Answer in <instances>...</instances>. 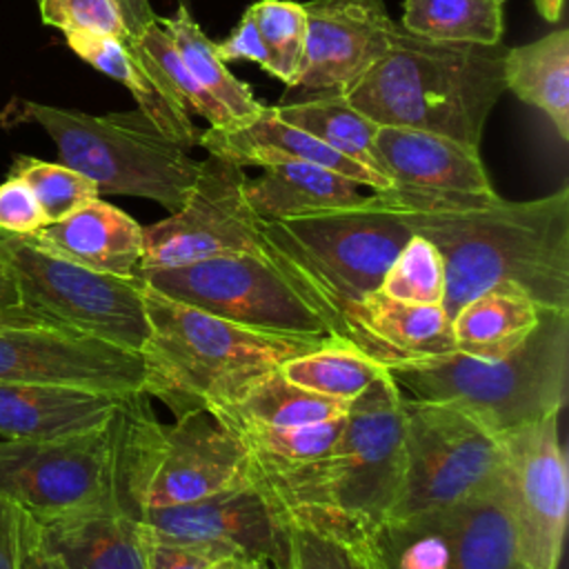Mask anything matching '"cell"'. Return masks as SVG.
<instances>
[{
  "instance_id": "6da1fadb",
  "label": "cell",
  "mask_w": 569,
  "mask_h": 569,
  "mask_svg": "<svg viewBox=\"0 0 569 569\" xmlns=\"http://www.w3.org/2000/svg\"><path fill=\"white\" fill-rule=\"evenodd\" d=\"M393 207L413 233L440 251L442 307L449 316L491 289H513L540 309L569 311L567 187L518 202L496 193L460 202Z\"/></svg>"
},
{
  "instance_id": "7a4b0ae2",
  "label": "cell",
  "mask_w": 569,
  "mask_h": 569,
  "mask_svg": "<svg viewBox=\"0 0 569 569\" xmlns=\"http://www.w3.org/2000/svg\"><path fill=\"white\" fill-rule=\"evenodd\" d=\"M507 47L440 42L398 22L387 51L342 93L376 124L409 127L480 149L487 118L505 91Z\"/></svg>"
},
{
  "instance_id": "3957f363",
  "label": "cell",
  "mask_w": 569,
  "mask_h": 569,
  "mask_svg": "<svg viewBox=\"0 0 569 569\" xmlns=\"http://www.w3.org/2000/svg\"><path fill=\"white\" fill-rule=\"evenodd\" d=\"M144 287L149 338L142 391L176 416L211 411L249 380L322 347L329 336L271 333L236 325Z\"/></svg>"
},
{
  "instance_id": "277c9868",
  "label": "cell",
  "mask_w": 569,
  "mask_h": 569,
  "mask_svg": "<svg viewBox=\"0 0 569 569\" xmlns=\"http://www.w3.org/2000/svg\"><path fill=\"white\" fill-rule=\"evenodd\" d=\"M413 236L380 193L349 207L262 222V253L345 342L351 307L376 291Z\"/></svg>"
},
{
  "instance_id": "5b68a950",
  "label": "cell",
  "mask_w": 569,
  "mask_h": 569,
  "mask_svg": "<svg viewBox=\"0 0 569 569\" xmlns=\"http://www.w3.org/2000/svg\"><path fill=\"white\" fill-rule=\"evenodd\" d=\"M402 462V393L387 371L349 402L342 431L322 458L298 465L249 458V471L278 507L325 509L376 529L398 498Z\"/></svg>"
},
{
  "instance_id": "8992f818",
  "label": "cell",
  "mask_w": 569,
  "mask_h": 569,
  "mask_svg": "<svg viewBox=\"0 0 569 569\" xmlns=\"http://www.w3.org/2000/svg\"><path fill=\"white\" fill-rule=\"evenodd\" d=\"M400 393L447 402L502 438L560 413L569 376V311H540L533 331L498 356H449L389 369Z\"/></svg>"
},
{
  "instance_id": "52a82bcc",
  "label": "cell",
  "mask_w": 569,
  "mask_h": 569,
  "mask_svg": "<svg viewBox=\"0 0 569 569\" xmlns=\"http://www.w3.org/2000/svg\"><path fill=\"white\" fill-rule=\"evenodd\" d=\"M251 480L249 456L233 431L209 411L156 418L144 391L120 405V511L184 505Z\"/></svg>"
},
{
  "instance_id": "ba28073f",
  "label": "cell",
  "mask_w": 569,
  "mask_h": 569,
  "mask_svg": "<svg viewBox=\"0 0 569 569\" xmlns=\"http://www.w3.org/2000/svg\"><path fill=\"white\" fill-rule=\"evenodd\" d=\"M22 111L51 136L62 164L87 176L100 196L147 198L173 213L196 182L200 160L167 138L140 109L91 116L24 102Z\"/></svg>"
},
{
  "instance_id": "9c48e42d",
  "label": "cell",
  "mask_w": 569,
  "mask_h": 569,
  "mask_svg": "<svg viewBox=\"0 0 569 569\" xmlns=\"http://www.w3.org/2000/svg\"><path fill=\"white\" fill-rule=\"evenodd\" d=\"M0 498L36 522L120 511V407L89 431L47 440L2 438Z\"/></svg>"
},
{
  "instance_id": "30bf717a",
  "label": "cell",
  "mask_w": 569,
  "mask_h": 569,
  "mask_svg": "<svg viewBox=\"0 0 569 569\" xmlns=\"http://www.w3.org/2000/svg\"><path fill=\"white\" fill-rule=\"evenodd\" d=\"M0 264L20 298L51 320L138 351L149 338L144 287L138 276H113L56 256L27 236L0 231Z\"/></svg>"
},
{
  "instance_id": "8fae6325",
  "label": "cell",
  "mask_w": 569,
  "mask_h": 569,
  "mask_svg": "<svg viewBox=\"0 0 569 569\" xmlns=\"http://www.w3.org/2000/svg\"><path fill=\"white\" fill-rule=\"evenodd\" d=\"M402 480L385 520L458 505L502 473V438L465 411L402 396Z\"/></svg>"
},
{
  "instance_id": "7c38bea8",
  "label": "cell",
  "mask_w": 569,
  "mask_h": 569,
  "mask_svg": "<svg viewBox=\"0 0 569 569\" xmlns=\"http://www.w3.org/2000/svg\"><path fill=\"white\" fill-rule=\"evenodd\" d=\"M136 276L173 300L242 327L291 336H329L320 313L262 251L138 269Z\"/></svg>"
},
{
  "instance_id": "4fadbf2b",
  "label": "cell",
  "mask_w": 569,
  "mask_h": 569,
  "mask_svg": "<svg viewBox=\"0 0 569 569\" xmlns=\"http://www.w3.org/2000/svg\"><path fill=\"white\" fill-rule=\"evenodd\" d=\"M244 167L211 153L200 160L180 209L142 227L144 253L138 269L262 251V220L244 196Z\"/></svg>"
},
{
  "instance_id": "5bb4252c",
  "label": "cell",
  "mask_w": 569,
  "mask_h": 569,
  "mask_svg": "<svg viewBox=\"0 0 569 569\" xmlns=\"http://www.w3.org/2000/svg\"><path fill=\"white\" fill-rule=\"evenodd\" d=\"M502 476L525 569H558L569 507L558 413L502 436Z\"/></svg>"
},
{
  "instance_id": "9a60e30c",
  "label": "cell",
  "mask_w": 569,
  "mask_h": 569,
  "mask_svg": "<svg viewBox=\"0 0 569 569\" xmlns=\"http://www.w3.org/2000/svg\"><path fill=\"white\" fill-rule=\"evenodd\" d=\"M0 382L127 396L142 391L144 362L138 351L60 325L0 327Z\"/></svg>"
},
{
  "instance_id": "2e32d148",
  "label": "cell",
  "mask_w": 569,
  "mask_h": 569,
  "mask_svg": "<svg viewBox=\"0 0 569 569\" xmlns=\"http://www.w3.org/2000/svg\"><path fill=\"white\" fill-rule=\"evenodd\" d=\"M373 149L389 189L376 191L398 207L460 202L496 196L480 149L447 136L378 124Z\"/></svg>"
},
{
  "instance_id": "e0dca14e",
  "label": "cell",
  "mask_w": 569,
  "mask_h": 569,
  "mask_svg": "<svg viewBox=\"0 0 569 569\" xmlns=\"http://www.w3.org/2000/svg\"><path fill=\"white\" fill-rule=\"evenodd\" d=\"M138 520L149 531L171 540L258 556L271 569H284L287 565L282 511L253 480L184 505L147 509Z\"/></svg>"
},
{
  "instance_id": "ac0fdd59",
  "label": "cell",
  "mask_w": 569,
  "mask_h": 569,
  "mask_svg": "<svg viewBox=\"0 0 569 569\" xmlns=\"http://www.w3.org/2000/svg\"><path fill=\"white\" fill-rule=\"evenodd\" d=\"M307 29L291 89L345 91L389 47L396 22L385 0L302 2Z\"/></svg>"
},
{
  "instance_id": "d6986e66",
  "label": "cell",
  "mask_w": 569,
  "mask_h": 569,
  "mask_svg": "<svg viewBox=\"0 0 569 569\" xmlns=\"http://www.w3.org/2000/svg\"><path fill=\"white\" fill-rule=\"evenodd\" d=\"M345 342L387 369L429 362L456 351L451 316L442 305L402 302L380 289L351 307Z\"/></svg>"
},
{
  "instance_id": "ffe728a7",
  "label": "cell",
  "mask_w": 569,
  "mask_h": 569,
  "mask_svg": "<svg viewBox=\"0 0 569 569\" xmlns=\"http://www.w3.org/2000/svg\"><path fill=\"white\" fill-rule=\"evenodd\" d=\"M198 147L240 167H264L273 162L302 160L327 167L360 187H371L373 191L389 189L387 178L336 153L318 138L282 120L276 113V107L267 104L251 118L231 122L227 127H207L198 133Z\"/></svg>"
},
{
  "instance_id": "44dd1931",
  "label": "cell",
  "mask_w": 569,
  "mask_h": 569,
  "mask_svg": "<svg viewBox=\"0 0 569 569\" xmlns=\"http://www.w3.org/2000/svg\"><path fill=\"white\" fill-rule=\"evenodd\" d=\"M67 47L89 62L100 73L118 80L129 89L138 109L176 144L182 149L198 147L200 129L193 124L191 113L180 104L176 93L164 82L153 60L144 53L138 40L120 42L111 36L71 31L64 33Z\"/></svg>"
},
{
  "instance_id": "7402d4cb",
  "label": "cell",
  "mask_w": 569,
  "mask_h": 569,
  "mask_svg": "<svg viewBox=\"0 0 569 569\" xmlns=\"http://www.w3.org/2000/svg\"><path fill=\"white\" fill-rule=\"evenodd\" d=\"M27 238L76 264L113 276H136L144 253L142 227L100 196Z\"/></svg>"
},
{
  "instance_id": "603a6c76",
  "label": "cell",
  "mask_w": 569,
  "mask_h": 569,
  "mask_svg": "<svg viewBox=\"0 0 569 569\" xmlns=\"http://www.w3.org/2000/svg\"><path fill=\"white\" fill-rule=\"evenodd\" d=\"M122 398L76 387L0 382V436L47 440L89 431L104 425Z\"/></svg>"
},
{
  "instance_id": "cb8c5ba5",
  "label": "cell",
  "mask_w": 569,
  "mask_h": 569,
  "mask_svg": "<svg viewBox=\"0 0 569 569\" xmlns=\"http://www.w3.org/2000/svg\"><path fill=\"white\" fill-rule=\"evenodd\" d=\"M38 529L60 569H149L144 525L127 513H73L38 522Z\"/></svg>"
},
{
  "instance_id": "d4e9b609",
  "label": "cell",
  "mask_w": 569,
  "mask_h": 569,
  "mask_svg": "<svg viewBox=\"0 0 569 569\" xmlns=\"http://www.w3.org/2000/svg\"><path fill=\"white\" fill-rule=\"evenodd\" d=\"M287 531L284 569H387L376 529L325 509L280 507Z\"/></svg>"
},
{
  "instance_id": "484cf974",
  "label": "cell",
  "mask_w": 569,
  "mask_h": 569,
  "mask_svg": "<svg viewBox=\"0 0 569 569\" xmlns=\"http://www.w3.org/2000/svg\"><path fill=\"white\" fill-rule=\"evenodd\" d=\"M244 196L262 222L349 207L365 198L353 180L302 160L264 164L258 178H247Z\"/></svg>"
},
{
  "instance_id": "4316f807",
  "label": "cell",
  "mask_w": 569,
  "mask_h": 569,
  "mask_svg": "<svg viewBox=\"0 0 569 569\" xmlns=\"http://www.w3.org/2000/svg\"><path fill=\"white\" fill-rule=\"evenodd\" d=\"M456 569H525L505 476L453 505Z\"/></svg>"
},
{
  "instance_id": "83f0119b",
  "label": "cell",
  "mask_w": 569,
  "mask_h": 569,
  "mask_svg": "<svg viewBox=\"0 0 569 569\" xmlns=\"http://www.w3.org/2000/svg\"><path fill=\"white\" fill-rule=\"evenodd\" d=\"M502 76L505 89L542 111L558 136L569 140V31L565 27L507 49Z\"/></svg>"
},
{
  "instance_id": "f1b7e54d",
  "label": "cell",
  "mask_w": 569,
  "mask_h": 569,
  "mask_svg": "<svg viewBox=\"0 0 569 569\" xmlns=\"http://www.w3.org/2000/svg\"><path fill=\"white\" fill-rule=\"evenodd\" d=\"M347 409L349 402L302 389L278 367L249 380L240 391L209 413L224 427L238 422L287 427L340 418L347 413Z\"/></svg>"
},
{
  "instance_id": "f546056e",
  "label": "cell",
  "mask_w": 569,
  "mask_h": 569,
  "mask_svg": "<svg viewBox=\"0 0 569 569\" xmlns=\"http://www.w3.org/2000/svg\"><path fill=\"white\" fill-rule=\"evenodd\" d=\"M540 307L513 289H491L467 300L451 316L456 351L498 356L520 345L538 325Z\"/></svg>"
},
{
  "instance_id": "4dcf8cb0",
  "label": "cell",
  "mask_w": 569,
  "mask_h": 569,
  "mask_svg": "<svg viewBox=\"0 0 569 569\" xmlns=\"http://www.w3.org/2000/svg\"><path fill=\"white\" fill-rule=\"evenodd\" d=\"M276 113L347 160L382 176L373 149L378 124L358 111L340 89L318 91L313 98L300 102L276 104Z\"/></svg>"
},
{
  "instance_id": "1f68e13d",
  "label": "cell",
  "mask_w": 569,
  "mask_h": 569,
  "mask_svg": "<svg viewBox=\"0 0 569 569\" xmlns=\"http://www.w3.org/2000/svg\"><path fill=\"white\" fill-rule=\"evenodd\" d=\"M373 533L387 569H456L453 505L382 520Z\"/></svg>"
},
{
  "instance_id": "d6a6232c",
  "label": "cell",
  "mask_w": 569,
  "mask_h": 569,
  "mask_svg": "<svg viewBox=\"0 0 569 569\" xmlns=\"http://www.w3.org/2000/svg\"><path fill=\"white\" fill-rule=\"evenodd\" d=\"M507 0H405V31L440 42L500 44Z\"/></svg>"
},
{
  "instance_id": "836d02e7",
  "label": "cell",
  "mask_w": 569,
  "mask_h": 569,
  "mask_svg": "<svg viewBox=\"0 0 569 569\" xmlns=\"http://www.w3.org/2000/svg\"><path fill=\"white\" fill-rule=\"evenodd\" d=\"M158 22L176 42L196 80L233 116L236 122L256 116L264 107L253 96L251 87L229 71L216 49V42L209 40L184 4H180L171 18H158Z\"/></svg>"
},
{
  "instance_id": "e575fe53",
  "label": "cell",
  "mask_w": 569,
  "mask_h": 569,
  "mask_svg": "<svg viewBox=\"0 0 569 569\" xmlns=\"http://www.w3.org/2000/svg\"><path fill=\"white\" fill-rule=\"evenodd\" d=\"M280 371L302 389L351 402L389 369L336 338L287 360Z\"/></svg>"
},
{
  "instance_id": "d590c367",
  "label": "cell",
  "mask_w": 569,
  "mask_h": 569,
  "mask_svg": "<svg viewBox=\"0 0 569 569\" xmlns=\"http://www.w3.org/2000/svg\"><path fill=\"white\" fill-rule=\"evenodd\" d=\"M342 425H345V416L331 418L325 422L287 425V427L238 422L227 429L238 436L249 458L278 462V465H298V462H311L322 458L338 440Z\"/></svg>"
},
{
  "instance_id": "8d00e7d4",
  "label": "cell",
  "mask_w": 569,
  "mask_h": 569,
  "mask_svg": "<svg viewBox=\"0 0 569 569\" xmlns=\"http://www.w3.org/2000/svg\"><path fill=\"white\" fill-rule=\"evenodd\" d=\"M138 44L144 49V53L153 60L158 71L162 73L169 89L176 93L180 104L200 118L209 122V127H227L233 120V116L196 80V76L184 64L176 42L171 36L160 27L158 18L147 24L138 36Z\"/></svg>"
},
{
  "instance_id": "74e56055",
  "label": "cell",
  "mask_w": 569,
  "mask_h": 569,
  "mask_svg": "<svg viewBox=\"0 0 569 569\" xmlns=\"http://www.w3.org/2000/svg\"><path fill=\"white\" fill-rule=\"evenodd\" d=\"M382 293L413 305H442L445 262L440 251L413 233L393 258L380 287Z\"/></svg>"
},
{
  "instance_id": "f35d334b",
  "label": "cell",
  "mask_w": 569,
  "mask_h": 569,
  "mask_svg": "<svg viewBox=\"0 0 569 569\" xmlns=\"http://www.w3.org/2000/svg\"><path fill=\"white\" fill-rule=\"evenodd\" d=\"M9 176H16L29 184L47 218V224L62 220L84 202L100 196L96 184L80 171L62 162H47L33 156H16Z\"/></svg>"
},
{
  "instance_id": "ab89813d",
  "label": "cell",
  "mask_w": 569,
  "mask_h": 569,
  "mask_svg": "<svg viewBox=\"0 0 569 569\" xmlns=\"http://www.w3.org/2000/svg\"><path fill=\"white\" fill-rule=\"evenodd\" d=\"M273 56V73L289 89L305 49V7L293 0H258L247 9Z\"/></svg>"
},
{
  "instance_id": "60d3db41",
  "label": "cell",
  "mask_w": 569,
  "mask_h": 569,
  "mask_svg": "<svg viewBox=\"0 0 569 569\" xmlns=\"http://www.w3.org/2000/svg\"><path fill=\"white\" fill-rule=\"evenodd\" d=\"M42 22L62 33L89 31L120 42L133 40L116 0H38Z\"/></svg>"
},
{
  "instance_id": "b9f144b4",
  "label": "cell",
  "mask_w": 569,
  "mask_h": 569,
  "mask_svg": "<svg viewBox=\"0 0 569 569\" xmlns=\"http://www.w3.org/2000/svg\"><path fill=\"white\" fill-rule=\"evenodd\" d=\"M147 531V567L149 569H209L218 558L233 553L213 545L182 542Z\"/></svg>"
},
{
  "instance_id": "7bdbcfd3",
  "label": "cell",
  "mask_w": 569,
  "mask_h": 569,
  "mask_svg": "<svg viewBox=\"0 0 569 569\" xmlns=\"http://www.w3.org/2000/svg\"><path fill=\"white\" fill-rule=\"evenodd\" d=\"M47 224V218L29 189L16 176H7L0 184V231L11 236H31Z\"/></svg>"
},
{
  "instance_id": "ee69618b",
  "label": "cell",
  "mask_w": 569,
  "mask_h": 569,
  "mask_svg": "<svg viewBox=\"0 0 569 569\" xmlns=\"http://www.w3.org/2000/svg\"><path fill=\"white\" fill-rule=\"evenodd\" d=\"M216 49L224 62L251 60L262 71L273 73V56H271L267 42L262 40L260 31L256 27V20L249 11L242 13L240 22L231 29V33L222 42H216Z\"/></svg>"
},
{
  "instance_id": "f6af8a7d",
  "label": "cell",
  "mask_w": 569,
  "mask_h": 569,
  "mask_svg": "<svg viewBox=\"0 0 569 569\" xmlns=\"http://www.w3.org/2000/svg\"><path fill=\"white\" fill-rule=\"evenodd\" d=\"M44 325H60V322L24 305L13 278L0 264V327H44Z\"/></svg>"
},
{
  "instance_id": "bcb514c9",
  "label": "cell",
  "mask_w": 569,
  "mask_h": 569,
  "mask_svg": "<svg viewBox=\"0 0 569 569\" xmlns=\"http://www.w3.org/2000/svg\"><path fill=\"white\" fill-rule=\"evenodd\" d=\"M29 513H24L13 502L0 498V569L20 567L22 531Z\"/></svg>"
},
{
  "instance_id": "7dc6e473",
  "label": "cell",
  "mask_w": 569,
  "mask_h": 569,
  "mask_svg": "<svg viewBox=\"0 0 569 569\" xmlns=\"http://www.w3.org/2000/svg\"><path fill=\"white\" fill-rule=\"evenodd\" d=\"M18 569H60L51 553L44 549L40 540L38 522L29 516L22 531V549H20V567Z\"/></svg>"
},
{
  "instance_id": "c3c4849f",
  "label": "cell",
  "mask_w": 569,
  "mask_h": 569,
  "mask_svg": "<svg viewBox=\"0 0 569 569\" xmlns=\"http://www.w3.org/2000/svg\"><path fill=\"white\" fill-rule=\"evenodd\" d=\"M120 13H122V20H124V27L129 29V33L136 38L147 24H151L158 16L153 13L149 0H116Z\"/></svg>"
},
{
  "instance_id": "681fc988",
  "label": "cell",
  "mask_w": 569,
  "mask_h": 569,
  "mask_svg": "<svg viewBox=\"0 0 569 569\" xmlns=\"http://www.w3.org/2000/svg\"><path fill=\"white\" fill-rule=\"evenodd\" d=\"M209 569H271V565L258 556L233 551L218 558Z\"/></svg>"
},
{
  "instance_id": "f907efd6",
  "label": "cell",
  "mask_w": 569,
  "mask_h": 569,
  "mask_svg": "<svg viewBox=\"0 0 569 569\" xmlns=\"http://www.w3.org/2000/svg\"><path fill=\"white\" fill-rule=\"evenodd\" d=\"M562 2L565 0H533L538 13L549 20V22H556L560 20V13H562Z\"/></svg>"
}]
</instances>
